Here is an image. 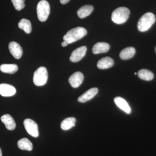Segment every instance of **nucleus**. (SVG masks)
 <instances>
[{
	"label": "nucleus",
	"instance_id": "1",
	"mask_svg": "<svg viewBox=\"0 0 156 156\" xmlns=\"http://www.w3.org/2000/svg\"><path fill=\"white\" fill-rule=\"evenodd\" d=\"M87 30L83 27H77L69 30L63 37V40L68 44H72L87 35Z\"/></svg>",
	"mask_w": 156,
	"mask_h": 156
},
{
	"label": "nucleus",
	"instance_id": "27",
	"mask_svg": "<svg viewBox=\"0 0 156 156\" xmlns=\"http://www.w3.org/2000/svg\"><path fill=\"white\" fill-rule=\"evenodd\" d=\"M134 74L136 75V74H137V73H134Z\"/></svg>",
	"mask_w": 156,
	"mask_h": 156
},
{
	"label": "nucleus",
	"instance_id": "22",
	"mask_svg": "<svg viewBox=\"0 0 156 156\" xmlns=\"http://www.w3.org/2000/svg\"><path fill=\"white\" fill-rule=\"evenodd\" d=\"M137 75L139 78L144 80H152L154 78V75L153 73L146 69H140L137 73Z\"/></svg>",
	"mask_w": 156,
	"mask_h": 156
},
{
	"label": "nucleus",
	"instance_id": "19",
	"mask_svg": "<svg viewBox=\"0 0 156 156\" xmlns=\"http://www.w3.org/2000/svg\"><path fill=\"white\" fill-rule=\"evenodd\" d=\"M18 69V66L15 64H3L0 66V70L6 73L12 74L17 72Z\"/></svg>",
	"mask_w": 156,
	"mask_h": 156
},
{
	"label": "nucleus",
	"instance_id": "2",
	"mask_svg": "<svg viewBox=\"0 0 156 156\" xmlns=\"http://www.w3.org/2000/svg\"><path fill=\"white\" fill-rule=\"evenodd\" d=\"M156 21V17L153 13L148 12L140 17L138 23L137 28L140 32H145L151 28Z\"/></svg>",
	"mask_w": 156,
	"mask_h": 156
},
{
	"label": "nucleus",
	"instance_id": "21",
	"mask_svg": "<svg viewBox=\"0 0 156 156\" xmlns=\"http://www.w3.org/2000/svg\"><path fill=\"white\" fill-rule=\"evenodd\" d=\"M18 27L20 29L24 30L26 33L29 34L31 32V23L28 20L24 18L21 19L18 23Z\"/></svg>",
	"mask_w": 156,
	"mask_h": 156
},
{
	"label": "nucleus",
	"instance_id": "26",
	"mask_svg": "<svg viewBox=\"0 0 156 156\" xmlns=\"http://www.w3.org/2000/svg\"><path fill=\"white\" fill-rule=\"evenodd\" d=\"M0 156H2V149L0 148Z\"/></svg>",
	"mask_w": 156,
	"mask_h": 156
},
{
	"label": "nucleus",
	"instance_id": "14",
	"mask_svg": "<svg viewBox=\"0 0 156 156\" xmlns=\"http://www.w3.org/2000/svg\"><path fill=\"white\" fill-rule=\"evenodd\" d=\"M110 49V45L105 42L96 43L92 48V51L95 54L106 53Z\"/></svg>",
	"mask_w": 156,
	"mask_h": 156
},
{
	"label": "nucleus",
	"instance_id": "25",
	"mask_svg": "<svg viewBox=\"0 0 156 156\" xmlns=\"http://www.w3.org/2000/svg\"><path fill=\"white\" fill-rule=\"evenodd\" d=\"M62 46L63 47H66V46H67V45L68 44L65 41H64L62 42Z\"/></svg>",
	"mask_w": 156,
	"mask_h": 156
},
{
	"label": "nucleus",
	"instance_id": "10",
	"mask_svg": "<svg viewBox=\"0 0 156 156\" xmlns=\"http://www.w3.org/2000/svg\"><path fill=\"white\" fill-rule=\"evenodd\" d=\"M16 89L9 84H0V95L4 97H11L15 95Z\"/></svg>",
	"mask_w": 156,
	"mask_h": 156
},
{
	"label": "nucleus",
	"instance_id": "18",
	"mask_svg": "<svg viewBox=\"0 0 156 156\" xmlns=\"http://www.w3.org/2000/svg\"><path fill=\"white\" fill-rule=\"evenodd\" d=\"M17 146L22 150L31 151L33 149V144L27 138H22L17 142Z\"/></svg>",
	"mask_w": 156,
	"mask_h": 156
},
{
	"label": "nucleus",
	"instance_id": "23",
	"mask_svg": "<svg viewBox=\"0 0 156 156\" xmlns=\"http://www.w3.org/2000/svg\"><path fill=\"white\" fill-rule=\"evenodd\" d=\"M25 0H11L14 8L17 11H20L25 7Z\"/></svg>",
	"mask_w": 156,
	"mask_h": 156
},
{
	"label": "nucleus",
	"instance_id": "7",
	"mask_svg": "<svg viewBox=\"0 0 156 156\" xmlns=\"http://www.w3.org/2000/svg\"><path fill=\"white\" fill-rule=\"evenodd\" d=\"M87 48L86 46H82L73 51L70 57V61L72 62H76L81 60L87 53Z\"/></svg>",
	"mask_w": 156,
	"mask_h": 156
},
{
	"label": "nucleus",
	"instance_id": "8",
	"mask_svg": "<svg viewBox=\"0 0 156 156\" xmlns=\"http://www.w3.org/2000/svg\"><path fill=\"white\" fill-rule=\"evenodd\" d=\"M84 76L82 73L77 72L70 76L69 82L72 87L74 88H78L83 83Z\"/></svg>",
	"mask_w": 156,
	"mask_h": 156
},
{
	"label": "nucleus",
	"instance_id": "4",
	"mask_svg": "<svg viewBox=\"0 0 156 156\" xmlns=\"http://www.w3.org/2000/svg\"><path fill=\"white\" fill-rule=\"evenodd\" d=\"M48 78V72L47 69L44 66L39 67L34 73V84L38 87L44 86L47 83Z\"/></svg>",
	"mask_w": 156,
	"mask_h": 156
},
{
	"label": "nucleus",
	"instance_id": "12",
	"mask_svg": "<svg viewBox=\"0 0 156 156\" xmlns=\"http://www.w3.org/2000/svg\"><path fill=\"white\" fill-rule=\"evenodd\" d=\"M115 103L118 107L123 111L126 113L130 114L131 112V108L129 106L128 102L122 98L117 97L114 98Z\"/></svg>",
	"mask_w": 156,
	"mask_h": 156
},
{
	"label": "nucleus",
	"instance_id": "16",
	"mask_svg": "<svg viewBox=\"0 0 156 156\" xmlns=\"http://www.w3.org/2000/svg\"><path fill=\"white\" fill-rule=\"evenodd\" d=\"M93 9L94 8L93 6L91 5H86L82 6L78 10L77 12L78 17L81 19L88 17L91 14Z\"/></svg>",
	"mask_w": 156,
	"mask_h": 156
},
{
	"label": "nucleus",
	"instance_id": "3",
	"mask_svg": "<svg viewBox=\"0 0 156 156\" xmlns=\"http://www.w3.org/2000/svg\"><path fill=\"white\" fill-rule=\"evenodd\" d=\"M130 13L128 8L119 7L115 10L112 13V20L116 24H123L128 20Z\"/></svg>",
	"mask_w": 156,
	"mask_h": 156
},
{
	"label": "nucleus",
	"instance_id": "28",
	"mask_svg": "<svg viewBox=\"0 0 156 156\" xmlns=\"http://www.w3.org/2000/svg\"><path fill=\"white\" fill-rule=\"evenodd\" d=\"M155 52H156V47H155Z\"/></svg>",
	"mask_w": 156,
	"mask_h": 156
},
{
	"label": "nucleus",
	"instance_id": "15",
	"mask_svg": "<svg viewBox=\"0 0 156 156\" xmlns=\"http://www.w3.org/2000/svg\"><path fill=\"white\" fill-rule=\"evenodd\" d=\"M114 64L113 59L110 57L101 58L97 63V67L99 69H107L112 67Z\"/></svg>",
	"mask_w": 156,
	"mask_h": 156
},
{
	"label": "nucleus",
	"instance_id": "17",
	"mask_svg": "<svg viewBox=\"0 0 156 156\" xmlns=\"http://www.w3.org/2000/svg\"><path fill=\"white\" fill-rule=\"evenodd\" d=\"M136 53L135 48L133 47H128L123 49L120 53V57L123 60L130 59L134 56Z\"/></svg>",
	"mask_w": 156,
	"mask_h": 156
},
{
	"label": "nucleus",
	"instance_id": "5",
	"mask_svg": "<svg viewBox=\"0 0 156 156\" xmlns=\"http://www.w3.org/2000/svg\"><path fill=\"white\" fill-rule=\"evenodd\" d=\"M37 14L40 21L44 22L48 19L50 13V5L46 0H41L37 5Z\"/></svg>",
	"mask_w": 156,
	"mask_h": 156
},
{
	"label": "nucleus",
	"instance_id": "6",
	"mask_svg": "<svg viewBox=\"0 0 156 156\" xmlns=\"http://www.w3.org/2000/svg\"><path fill=\"white\" fill-rule=\"evenodd\" d=\"M23 125L27 133L34 137L39 136L38 127L34 121L30 119H26L23 122Z\"/></svg>",
	"mask_w": 156,
	"mask_h": 156
},
{
	"label": "nucleus",
	"instance_id": "9",
	"mask_svg": "<svg viewBox=\"0 0 156 156\" xmlns=\"http://www.w3.org/2000/svg\"><path fill=\"white\" fill-rule=\"evenodd\" d=\"M9 49L12 56L16 59L21 58L23 54V50L21 46L17 42H10L9 44Z\"/></svg>",
	"mask_w": 156,
	"mask_h": 156
},
{
	"label": "nucleus",
	"instance_id": "20",
	"mask_svg": "<svg viewBox=\"0 0 156 156\" xmlns=\"http://www.w3.org/2000/svg\"><path fill=\"white\" fill-rule=\"evenodd\" d=\"M76 119L73 117L66 118L62 121L61 123V128L64 131L69 130L75 126Z\"/></svg>",
	"mask_w": 156,
	"mask_h": 156
},
{
	"label": "nucleus",
	"instance_id": "24",
	"mask_svg": "<svg viewBox=\"0 0 156 156\" xmlns=\"http://www.w3.org/2000/svg\"><path fill=\"white\" fill-rule=\"evenodd\" d=\"M70 0H60V3L62 5H65L69 2Z\"/></svg>",
	"mask_w": 156,
	"mask_h": 156
},
{
	"label": "nucleus",
	"instance_id": "11",
	"mask_svg": "<svg viewBox=\"0 0 156 156\" xmlns=\"http://www.w3.org/2000/svg\"><path fill=\"white\" fill-rule=\"evenodd\" d=\"M98 92V89L97 88H93L89 89L79 97L78 99V101L81 103H84L86 101L91 100L97 95Z\"/></svg>",
	"mask_w": 156,
	"mask_h": 156
},
{
	"label": "nucleus",
	"instance_id": "13",
	"mask_svg": "<svg viewBox=\"0 0 156 156\" xmlns=\"http://www.w3.org/2000/svg\"><path fill=\"white\" fill-rule=\"evenodd\" d=\"M1 121L5 125L6 128L10 131L14 130L16 128V123L11 115L9 114L4 115L1 118Z\"/></svg>",
	"mask_w": 156,
	"mask_h": 156
}]
</instances>
